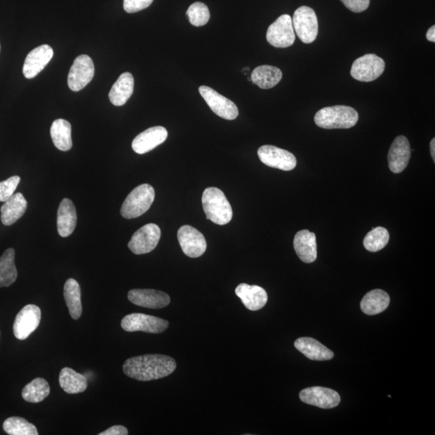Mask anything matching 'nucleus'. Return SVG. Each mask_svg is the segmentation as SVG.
<instances>
[{"mask_svg": "<svg viewBox=\"0 0 435 435\" xmlns=\"http://www.w3.org/2000/svg\"><path fill=\"white\" fill-rule=\"evenodd\" d=\"M177 368L174 359L164 355L150 354L127 359L124 373L140 381H150L166 378Z\"/></svg>", "mask_w": 435, "mask_h": 435, "instance_id": "obj_1", "label": "nucleus"}, {"mask_svg": "<svg viewBox=\"0 0 435 435\" xmlns=\"http://www.w3.org/2000/svg\"><path fill=\"white\" fill-rule=\"evenodd\" d=\"M359 114L348 106H333L318 111L315 116L317 126L325 129H348L357 124Z\"/></svg>", "mask_w": 435, "mask_h": 435, "instance_id": "obj_2", "label": "nucleus"}, {"mask_svg": "<svg viewBox=\"0 0 435 435\" xmlns=\"http://www.w3.org/2000/svg\"><path fill=\"white\" fill-rule=\"evenodd\" d=\"M208 220L218 225H226L232 220L231 206L221 190L209 187L204 190L201 198Z\"/></svg>", "mask_w": 435, "mask_h": 435, "instance_id": "obj_3", "label": "nucleus"}, {"mask_svg": "<svg viewBox=\"0 0 435 435\" xmlns=\"http://www.w3.org/2000/svg\"><path fill=\"white\" fill-rule=\"evenodd\" d=\"M155 199V190L152 185H138L127 195L120 210L121 215L125 219H136L150 210Z\"/></svg>", "mask_w": 435, "mask_h": 435, "instance_id": "obj_4", "label": "nucleus"}, {"mask_svg": "<svg viewBox=\"0 0 435 435\" xmlns=\"http://www.w3.org/2000/svg\"><path fill=\"white\" fill-rule=\"evenodd\" d=\"M292 22L294 31L305 44L314 42L318 33L316 13L311 8L302 6L295 10Z\"/></svg>", "mask_w": 435, "mask_h": 435, "instance_id": "obj_5", "label": "nucleus"}, {"mask_svg": "<svg viewBox=\"0 0 435 435\" xmlns=\"http://www.w3.org/2000/svg\"><path fill=\"white\" fill-rule=\"evenodd\" d=\"M385 69V62L375 55H366L352 64L351 76L355 80L369 83L378 79Z\"/></svg>", "mask_w": 435, "mask_h": 435, "instance_id": "obj_6", "label": "nucleus"}, {"mask_svg": "<svg viewBox=\"0 0 435 435\" xmlns=\"http://www.w3.org/2000/svg\"><path fill=\"white\" fill-rule=\"evenodd\" d=\"M121 327L127 332L143 331L160 334L166 330L169 322L155 316L134 313L126 315L121 321Z\"/></svg>", "mask_w": 435, "mask_h": 435, "instance_id": "obj_7", "label": "nucleus"}, {"mask_svg": "<svg viewBox=\"0 0 435 435\" xmlns=\"http://www.w3.org/2000/svg\"><path fill=\"white\" fill-rule=\"evenodd\" d=\"M94 65L88 55L78 56L74 60L68 76V86L71 91L78 92L92 81Z\"/></svg>", "mask_w": 435, "mask_h": 435, "instance_id": "obj_8", "label": "nucleus"}, {"mask_svg": "<svg viewBox=\"0 0 435 435\" xmlns=\"http://www.w3.org/2000/svg\"><path fill=\"white\" fill-rule=\"evenodd\" d=\"M296 36L290 15L285 14L269 26L266 39L269 43L276 48H288L293 45Z\"/></svg>", "mask_w": 435, "mask_h": 435, "instance_id": "obj_9", "label": "nucleus"}, {"mask_svg": "<svg viewBox=\"0 0 435 435\" xmlns=\"http://www.w3.org/2000/svg\"><path fill=\"white\" fill-rule=\"evenodd\" d=\"M161 235L160 227L157 224H146L134 233L129 243V248L136 255L150 253L157 246Z\"/></svg>", "mask_w": 435, "mask_h": 435, "instance_id": "obj_10", "label": "nucleus"}, {"mask_svg": "<svg viewBox=\"0 0 435 435\" xmlns=\"http://www.w3.org/2000/svg\"><path fill=\"white\" fill-rule=\"evenodd\" d=\"M199 93L210 108L220 117L227 120H234L238 117L237 106L231 100L206 86L200 87Z\"/></svg>", "mask_w": 435, "mask_h": 435, "instance_id": "obj_11", "label": "nucleus"}, {"mask_svg": "<svg viewBox=\"0 0 435 435\" xmlns=\"http://www.w3.org/2000/svg\"><path fill=\"white\" fill-rule=\"evenodd\" d=\"M258 157L267 166L290 171L297 166L293 153L273 145H263L258 150Z\"/></svg>", "mask_w": 435, "mask_h": 435, "instance_id": "obj_12", "label": "nucleus"}, {"mask_svg": "<svg viewBox=\"0 0 435 435\" xmlns=\"http://www.w3.org/2000/svg\"><path fill=\"white\" fill-rule=\"evenodd\" d=\"M41 311L36 305H27L15 317L13 331L19 341H25L39 327Z\"/></svg>", "mask_w": 435, "mask_h": 435, "instance_id": "obj_13", "label": "nucleus"}, {"mask_svg": "<svg viewBox=\"0 0 435 435\" xmlns=\"http://www.w3.org/2000/svg\"><path fill=\"white\" fill-rule=\"evenodd\" d=\"M178 238L183 252L190 258L203 256L208 247L204 236L196 228L189 225L179 228Z\"/></svg>", "mask_w": 435, "mask_h": 435, "instance_id": "obj_14", "label": "nucleus"}, {"mask_svg": "<svg viewBox=\"0 0 435 435\" xmlns=\"http://www.w3.org/2000/svg\"><path fill=\"white\" fill-rule=\"evenodd\" d=\"M302 402L322 408H332L341 403V396L335 390L323 387H311L301 391L299 394Z\"/></svg>", "mask_w": 435, "mask_h": 435, "instance_id": "obj_15", "label": "nucleus"}, {"mask_svg": "<svg viewBox=\"0 0 435 435\" xmlns=\"http://www.w3.org/2000/svg\"><path fill=\"white\" fill-rule=\"evenodd\" d=\"M131 304L148 309H162L171 304L169 296L155 290H131L127 294Z\"/></svg>", "mask_w": 435, "mask_h": 435, "instance_id": "obj_16", "label": "nucleus"}, {"mask_svg": "<svg viewBox=\"0 0 435 435\" xmlns=\"http://www.w3.org/2000/svg\"><path fill=\"white\" fill-rule=\"evenodd\" d=\"M54 57V50L43 45L35 48L26 57L23 73L26 78L31 79L38 76Z\"/></svg>", "mask_w": 435, "mask_h": 435, "instance_id": "obj_17", "label": "nucleus"}, {"mask_svg": "<svg viewBox=\"0 0 435 435\" xmlns=\"http://www.w3.org/2000/svg\"><path fill=\"white\" fill-rule=\"evenodd\" d=\"M168 131L162 126L150 127L138 135L132 141V150L138 155H145L166 141Z\"/></svg>", "mask_w": 435, "mask_h": 435, "instance_id": "obj_18", "label": "nucleus"}, {"mask_svg": "<svg viewBox=\"0 0 435 435\" xmlns=\"http://www.w3.org/2000/svg\"><path fill=\"white\" fill-rule=\"evenodd\" d=\"M410 142L404 136H399L392 142L388 155L389 167L394 173L405 171L411 160Z\"/></svg>", "mask_w": 435, "mask_h": 435, "instance_id": "obj_19", "label": "nucleus"}, {"mask_svg": "<svg viewBox=\"0 0 435 435\" xmlns=\"http://www.w3.org/2000/svg\"><path fill=\"white\" fill-rule=\"evenodd\" d=\"M236 294L241 299L246 308L252 311L262 309L268 301L267 292L258 285L245 283L238 285L236 289Z\"/></svg>", "mask_w": 435, "mask_h": 435, "instance_id": "obj_20", "label": "nucleus"}, {"mask_svg": "<svg viewBox=\"0 0 435 435\" xmlns=\"http://www.w3.org/2000/svg\"><path fill=\"white\" fill-rule=\"evenodd\" d=\"M294 247L301 261L307 264L316 261L317 243L314 232L301 230L297 233L294 237Z\"/></svg>", "mask_w": 435, "mask_h": 435, "instance_id": "obj_21", "label": "nucleus"}, {"mask_svg": "<svg viewBox=\"0 0 435 435\" xmlns=\"http://www.w3.org/2000/svg\"><path fill=\"white\" fill-rule=\"evenodd\" d=\"M57 231L62 237L70 236L77 224V212L73 201L64 199L57 211Z\"/></svg>", "mask_w": 435, "mask_h": 435, "instance_id": "obj_22", "label": "nucleus"}, {"mask_svg": "<svg viewBox=\"0 0 435 435\" xmlns=\"http://www.w3.org/2000/svg\"><path fill=\"white\" fill-rule=\"evenodd\" d=\"M294 346L306 357L311 360L323 362V360L331 359L334 357V353L330 349L313 338H299L295 341Z\"/></svg>", "mask_w": 435, "mask_h": 435, "instance_id": "obj_23", "label": "nucleus"}, {"mask_svg": "<svg viewBox=\"0 0 435 435\" xmlns=\"http://www.w3.org/2000/svg\"><path fill=\"white\" fill-rule=\"evenodd\" d=\"M28 208L27 201L21 193L14 194L1 208V221L5 226L15 224L22 217Z\"/></svg>", "mask_w": 435, "mask_h": 435, "instance_id": "obj_24", "label": "nucleus"}, {"mask_svg": "<svg viewBox=\"0 0 435 435\" xmlns=\"http://www.w3.org/2000/svg\"><path fill=\"white\" fill-rule=\"evenodd\" d=\"M134 92V76L129 72L122 73L109 92L110 103L116 106V107H121L131 98Z\"/></svg>", "mask_w": 435, "mask_h": 435, "instance_id": "obj_25", "label": "nucleus"}, {"mask_svg": "<svg viewBox=\"0 0 435 435\" xmlns=\"http://www.w3.org/2000/svg\"><path fill=\"white\" fill-rule=\"evenodd\" d=\"M390 304V298L385 291L374 290L369 292L360 302V308L364 314L376 315L385 311Z\"/></svg>", "mask_w": 435, "mask_h": 435, "instance_id": "obj_26", "label": "nucleus"}, {"mask_svg": "<svg viewBox=\"0 0 435 435\" xmlns=\"http://www.w3.org/2000/svg\"><path fill=\"white\" fill-rule=\"evenodd\" d=\"M64 298L73 320H77L83 314L81 288L78 281L68 279L64 285Z\"/></svg>", "mask_w": 435, "mask_h": 435, "instance_id": "obj_27", "label": "nucleus"}, {"mask_svg": "<svg viewBox=\"0 0 435 435\" xmlns=\"http://www.w3.org/2000/svg\"><path fill=\"white\" fill-rule=\"evenodd\" d=\"M72 127L70 122L58 119L54 121L50 129V135L54 145L58 150L66 152L73 146Z\"/></svg>", "mask_w": 435, "mask_h": 435, "instance_id": "obj_28", "label": "nucleus"}, {"mask_svg": "<svg viewBox=\"0 0 435 435\" xmlns=\"http://www.w3.org/2000/svg\"><path fill=\"white\" fill-rule=\"evenodd\" d=\"M281 78L283 72L279 68L266 65L255 68L251 76L252 82L264 90L277 86Z\"/></svg>", "mask_w": 435, "mask_h": 435, "instance_id": "obj_29", "label": "nucleus"}, {"mask_svg": "<svg viewBox=\"0 0 435 435\" xmlns=\"http://www.w3.org/2000/svg\"><path fill=\"white\" fill-rule=\"evenodd\" d=\"M59 383L62 389L69 394H81L88 386L86 376L71 368H64L61 371Z\"/></svg>", "mask_w": 435, "mask_h": 435, "instance_id": "obj_30", "label": "nucleus"}, {"mask_svg": "<svg viewBox=\"0 0 435 435\" xmlns=\"http://www.w3.org/2000/svg\"><path fill=\"white\" fill-rule=\"evenodd\" d=\"M15 256L14 249L8 248L0 257V287H8L17 279Z\"/></svg>", "mask_w": 435, "mask_h": 435, "instance_id": "obj_31", "label": "nucleus"}, {"mask_svg": "<svg viewBox=\"0 0 435 435\" xmlns=\"http://www.w3.org/2000/svg\"><path fill=\"white\" fill-rule=\"evenodd\" d=\"M50 387L44 378H36L26 385L22 391L24 401L30 403L43 401L50 395Z\"/></svg>", "mask_w": 435, "mask_h": 435, "instance_id": "obj_32", "label": "nucleus"}, {"mask_svg": "<svg viewBox=\"0 0 435 435\" xmlns=\"http://www.w3.org/2000/svg\"><path fill=\"white\" fill-rule=\"evenodd\" d=\"M3 427L10 435H38L36 426L20 417L8 418L3 422Z\"/></svg>", "mask_w": 435, "mask_h": 435, "instance_id": "obj_33", "label": "nucleus"}, {"mask_svg": "<svg viewBox=\"0 0 435 435\" xmlns=\"http://www.w3.org/2000/svg\"><path fill=\"white\" fill-rule=\"evenodd\" d=\"M390 233L385 227H378L364 237V246L368 251L376 252L388 245Z\"/></svg>", "mask_w": 435, "mask_h": 435, "instance_id": "obj_34", "label": "nucleus"}, {"mask_svg": "<svg viewBox=\"0 0 435 435\" xmlns=\"http://www.w3.org/2000/svg\"><path fill=\"white\" fill-rule=\"evenodd\" d=\"M191 24L201 27L208 23L211 14L208 6L204 3L196 2L191 4L187 12Z\"/></svg>", "mask_w": 435, "mask_h": 435, "instance_id": "obj_35", "label": "nucleus"}, {"mask_svg": "<svg viewBox=\"0 0 435 435\" xmlns=\"http://www.w3.org/2000/svg\"><path fill=\"white\" fill-rule=\"evenodd\" d=\"M20 183V178L19 176L10 177L0 183V201L4 203L12 197Z\"/></svg>", "mask_w": 435, "mask_h": 435, "instance_id": "obj_36", "label": "nucleus"}, {"mask_svg": "<svg viewBox=\"0 0 435 435\" xmlns=\"http://www.w3.org/2000/svg\"><path fill=\"white\" fill-rule=\"evenodd\" d=\"M153 0H124V9L127 13L140 12L150 6Z\"/></svg>", "mask_w": 435, "mask_h": 435, "instance_id": "obj_37", "label": "nucleus"}, {"mask_svg": "<svg viewBox=\"0 0 435 435\" xmlns=\"http://www.w3.org/2000/svg\"><path fill=\"white\" fill-rule=\"evenodd\" d=\"M345 7L355 13L364 12L370 5V0H341Z\"/></svg>", "mask_w": 435, "mask_h": 435, "instance_id": "obj_38", "label": "nucleus"}, {"mask_svg": "<svg viewBox=\"0 0 435 435\" xmlns=\"http://www.w3.org/2000/svg\"><path fill=\"white\" fill-rule=\"evenodd\" d=\"M129 434L127 429L123 426H114L111 427L99 435H127Z\"/></svg>", "mask_w": 435, "mask_h": 435, "instance_id": "obj_39", "label": "nucleus"}, {"mask_svg": "<svg viewBox=\"0 0 435 435\" xmlns=\"http://www.w3.org/2000/svg\"><path fill=\"white\" fill-rule=\"evenodd\" d=\"M427 39L431 42H435V26L433 25L431 29L427 31Z\"/></svg>", "mask_w": 435, "mask_h": 435, "instance_id": "obj_40", "label": "nucleus"}, {"mask_svg": "<svg viewBox=\"0 0 435 435\" xmlns=\"http://www.w3.org/2000/svg\"><path fill=\"white\" fill-rule=\"evenodd\" d=\"M431 153L434 162H435V139L433 138L431 141Z\"/></svg>", "mask_w": 435, "mask_h": 435, "instance_id": "obj_41", "label": "nucleus"}]
</instances>
